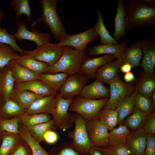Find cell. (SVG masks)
<instances>
[{
	"instance_id": "cell-1",
	"label": "cell",
	"mask_w": 155,
	"mask_h": 155,
	"mask_svg": "<svg viewBox=\"0 0 155 155\" xmlns=\"http://www.w3.org/2000/svg\"><path fill=\"white\" fill-rule=\"evenodd\" d=\"M126 29L155 24V7L148 6L142 0H131L124 5Z\"/></svg>"
},
{
	"instance_id": "cell-2",
	"label": "cell",
	"mask_w": 155,
	"mask_h": 155,
	"mask_svg": "<svg viewBox=\"0 0 155 155\" xmlns=\"http://www.w3.org/2000/svg\"><path fill=\"white\" fill-rule=\"evenodd\" d=\"M57 0H40L39 2L42 8L41 16L35 21H33L31 28L40 22L44 23L52 33L54 38L59 42L67 33L57 11Z\"/></svg>"
},
{
	"instance_id": "cell-3",
	"label": "cell",
	"mask_w": 155,
	"mask_h": 155,
	"mask_svg": "<svg viewBox=\"0 0 155 155\" xmlns=\"http://www.w3.org/2000/svg\"><path fill=\"white\" fill-rule=\"evenodd\" d=\"M84 51L69 46H63L62 55L55 64L49 66L46 73L62 72L69 75L78 73L86 56Z\"/></svg>"
},
{
	"instance_id": "cell-4",
	"label": "cell",
	"mask_w": 155,
	"mask_h": 155,
	"mask_svg": "<svg viewBox=\"0 0 155 155\" xmlns=\"http://www.w3.org/2000/svg\"><path fill=\"white\" fill-rule=\"evenodd\" d=\"M71 119L74 124V128L73 131L67 133V137L71 140V145L74 148L86 155L93 146L89 140L87 131L88 121L76 113L71 115Z\"/></svg>"
},
{
	"instance_id": "cell-5",
	"label": "cell",
	"mask_w": 155,
	"mask_h": 155,
	"mask_svg": "<svg viewBox=\"0 0 155 155\" xmlns=\"http://www.w3.org/2000/svg\"><path fill=\"white\" fill-rule=\"evenodd\" d=\"M108 100V98L88 99L79 95L73 98L69 111L80 114L88 121L98 116L100 111L106 105Z\"/></svg>"
},
{
	"instance_id": "cell-6",
	"label": "cell",
	"mask_w": 155,
	"mask_h": 155,
	"mask_svg": "<svg viewBox=\"0 0 155 155\" xmlns=\"http://www.w3.org/2000/svg\"><path fill=\"white\" fill-rule=\"evenodd\" d=\"M73 98L66 99L57 92L51 108V114L57 129H65L71 127L73 123L71 115L68 113Z\"/></svg>"
},
{
	"instance_id": "cell-7",
	"label": "cell",
	"mask_w": 155,
	"mask_h": 155,
	"mask_svg": "<svg viewBox=\"0 0 155 155\" xmlns=\"http://www.w3.org/2000/svg\"><path fill=\"white\" fill-rule=\"evenodd\" d=\"M63 51V47L58 43L53 44L49 42L33 50L26 51L23 56L46 63L51 66L58 61Z\"/></svg>"
},
{
	"instance_id": "cell-8",
	"label": "cell",
	"mask_w": 155,
	"mask_h": 155,
	"mask_svg": "<svg viewBox=\"0 0 155 155\" xmlns=\"http://www.w3.org/2000/svg\"><path fill=\"white\" fill-rule=\"evenodd\" d=\"M110 97L104 107L115 109L120 101L136 89V84L127 83L123 82L117 75L108 83Z\"/></svg>"
},
{
	"instance_id": "cell-9",
	"label": "cell",
	"mask_w": 155,
	"mask_h": 155,
	"mask_svg": "<svg viewBox=\"0 0 155 155\" xmlns=\"http://www.w3.org/2000/svg\"><path fill=\"white\" fill-rule=\"evenodd\" d=\"M97 35L94 26L77 34L69 35L67 33L58 44L62 47L69 46L80 51H84L88 44L94 40Z\"/></svg>"
},
{
	"instance_id": "cell-10",
	"label": "cell",
	"mask_w": 155,
	"mask_h": 155,
	"mask_svg": "<svg viewBox=\"0 0 155 155\" xmlns=\"http://www.w3.org/2000/svg\"><path fill=\"white\" fill-rule=\"evenodd\" d=\"M86 127L89 139L93 146L103 148L108 146V130L98 116L88 121Z\"/></svg>"
},
{
	"instance_id": "cell-11",
	"label": "cell",
	"mask_w": 155,
	"mask_h": 155,
	"mask_svg": "<svg viewBox=\"0 0 155 155\" xmlns=\"http://www.w3.org/2000/svg\"><path fill=\"white\" fill-rule=\"evenodd\" d=\"M89 79L88 77L79 73L69 75L59 91L61 96L69 99L79 95Z\"/></svg>"
},
{
	"instance_id": "cell-12",
	"label": "cell",
	"mask_w": 155,
	"mask_h": 155,
	"mask_svg": "<svg viewBox=\"0 0 155 155\" xmlns=\"http://www.w3.org/2000/svg\"><path fill=\"white\" fill-rule=\"evenodd\" d=\"M17 28L16 32L13 35L16 40L33 41L36 44V47L49 42L51 38V35L49 33L41 32L34 28H31V31L28 30L23 20L18 22Z\"/></svg>"
},
{
	"instance_id": "cell-13",
	"label": "cell",
	"mask_w": 155,
	"mask_h": 155,
	"mask_svg": "<svg viewBox=\"0 0 155 155\" xmlns=\"http://www.w3.org/2000/svg\"><path fill=\"white\" fill-rule=\"evenodd\" d=\"M143 55L141 66L146 73L154 74L155 66V39L147 36L138 41Z\"/></svg>"
},
{
	"instance_id": "cell-14",
	"label": "cell",
	"mask_w": 155,
	"mask_h": 155,
	"mask_svg": "<svg viewBox=\"0 0 155 155\" xmlns=\"http://www.w3.org/2000/svg\"><path fill=\"white\" fill-rule=\"evenodd\" d=\"M147 135L142 127L130 132L126 144L129 155H144Z\"/></svg>"
},
{
	"instance_id": "cell-15",
	"label": "cell",
	"mask_w": 155,
	"mask_h": 155,
	"mask_svg": "<svg viewBox=\"0 0 155 155\" xmlns=\"http://www.w3.org/2000/svg\"><path fill=\"white\" fill-rule=\"evenodd\" d=\"M115 59L113 55L110 54L95 58L85 56L78 73L89 78H94L98 69Z\"/></svg>"
},
{
	"instance_id": "cell-16",
	"label": "cell",
	"mask_w": 155,
	"mask_h": 155,
	"mask_svg": "<svg viewBox=\"0 0 155 155\" xmlns=\"http://www.w3.org/2000/svg\"><path fill=\"white\" fill-rule=\"evenodd\" d=\"M126 42L122 41L118 44H100L88 48V55L94 56L101 54L112 55L115 59H119L127 48Z\"/></svg>"
},
{
	"instance_id": "cell-17",
	"label": "cell",
	"mask_w": 155,
	"mask_h": 155,
	"mask_svg": "<svg viewBox=\"0 0 155 155\" xmlns=\"http://www.w3.org/2000/svg\"><path fill=\"white\" fill-rule=\"evenodd\" d=\"M110 95L109 89L103 83L96 79L92 83L85 86L79 95L86 99H99L109 98Z\"/></svg>"
},
{
	"instance_id": "cell-18",
	"label": "cell",
	"mask_w": 155,
	"mask_h": 155,
	"mask_svg": "<svg viewBox=\"0 0 155 155\" xmlns=\"http://www.w3.org/2000/svg\"><path fill=\"white\" fill-rule=\"evenodd\" d=\"M14 85L8 65L0 69V105L10 99Z\"/></svg>"
},
{
	"instance_id": "cell-19",
	"label": "cell",
	"mask_w": 155,
	"mask_h": 155,
	"mask_svg": "<svg viewBox=\"0 0 155 155\" xmlns=\"http://www.w3.org/2000/svg\"><path fill=\"white\" fill-rule=\"evenodd\" d=\"M14 88L28 90L43 96L56 95L57 92L39 80L15 84Z\"/></svg>"
},
{
	"instance_id": "cell-20",
	"label": "cell",
	"mask_w": 155,
	"mask_h": 155,
	"mask_svg": "<svg viewBox=\"0 0 155 155\" xmlns=\"http://www.w3.org/2000/svg\"><path fill=\"white\" fill-rule=\"evenodd\" d=\"M15 84L38 80V75L12 60L8 65Z\"/></svg>"
},
{
	"instance_id": "cell-21",
	"label": "cell",
	"mask_w": 155,
	"mask_h": 155,
	"mask_svg": "<svg viewBox=\"0 0 155 155\" xmlns=\"http://www.w3.org/2000/svg\"><path fill=\"white\" fill-rule=\"evenodd\" d=\"M123 63L116 59L103 65L97 71L96 79L103 83L108 84L109 82L116 77Z\"/></svg>"
},
{
	"instance_id": "cell-22",
	"label": "cell",
	"mask_w": 155,
	"mask_h": 155,
	"mask_svg": "<svg viewBox=\"0 0 155 155\" xmlns=\"http://www.w3.org/2000/svg\"><path fill=\"white\" fill-rule=\"evenodd\" d=\"M43 96L28 90L14 88L10 99L22 108L26 110L34 101Z\"/></svg>"
},
{
	"instance_id": "cell-23",
	"label": "cell",
	"mask_w": 155,
	"mask_h": 155,
	"mask_svg": "<svg viewBox=\"0 0 155 155\" xmlns=\"http://www.w3.org/2000/svg\"><path fill=\"white\" fill-rule=\"evenodd\" d=\"M137 93L136 89L131 94L124 97L116 106L115 109L118 113L119 125H122L125 119L133 111L134 98Z\"/></svg>"
},
{
	"instance_id": "cell-24",
	"label": "cell",
	"mask_w": 155,
	"mask_h": 155,
	"mask_svg": "<svg viewBox=\"0 0 155 155\" xmlns=\"http://www.w3.org/2000/svg\"><path fill=\"white\" fill-rule=\"evenodd\" d=\"M143 53L138 41L135 42L126 48L120 58L118 59L123 64L128 63L133 67H137L140 65Z\"/></svg>"
},
{
	"instance_id": "cell-25",
	"label": "cell",
	"mask_w": 155,
	"mask_h": 155,
	"mask_svg": "<svg viewBox=\"0 0 155 155\" xmlns=\"http://www.w3.org/2000/svg\"><path fill=\"white\" fill-rule=\"evenodd\" d=\"M56 94L43 96L36 100L26 109L23 115L51 114V108Z\"/></svg>"
},
{
	"instance_id": "cell-26",
	"label": "cell",
	"mask_w": 155,
	"mask_h": 155,
	"mask_svg": "<svg viewBox=\"0 0 155 155\" xmlns=\"http://www.w3.org/2000/svg\"><path fill=\"white\" fill-rule=\"evenodd\" d=\"M136 83L138 93L151 97L155 91V76L154 74L142 72Z\"/></svg>"
},
{
	"instance_id": "cell-27",
	"label": "cell",
	"mask_w": 155,
	"mask_h": 155,
	"mask_svg": "<svg viewBox=\"0 0 155 155\" xmlns=\"http://www.w3.org/2000/svg\"><path fill=\"white\" fill-rule=\"evenodd\" d=\"M117 2V12L114 19L115 31L113 34V37L117 41L121 37L126 36V29L124 5L122 0H118Z\"/></svg>"
},
{
	"instance_id": "cell-28",
	"label": "cell",
	"mask_w": 155,
	"mask_h": 155,
	"mask_svg": "<svg viewBox=\"0 0 155 155\" xmlns=\"http://www.w3.org/2000/svg\"><path fill=\"white\" fill-rule=\"evenodd\" d=\"M69 76L67 73L60 72L54 73H43L38 75V80L57 92Z\"/></svg>"
},
{
	"instance_id": "cell-29",
	"label": "cell",
	"mask_w": 155,
	"mask_h": 155,
	"mask_svg": "<svg viewBox=\"0 0 155 155\" xmlns=\"http://www.w3.org/2000/svg\"><path fill=\"white\" fill-rule=\"evenodd\" d=\"M2 142L0 146V155H9L22 139L20 134L3 131L0 133Z\"/></svg>"
},
{
	"instance_id": "cell-30",
	"label": "cell",
	"mask_w": 155,
	"mask_h": 155,
	"mask_svg": "<svg viewBox=\"0 0 155 155\" xmlns=\"http://www.w3.org/2000/svg\"><path fill=\"white\" fill-rule=\"evenodd\" d=\"M13 60L38 75L46 73L49 66L46 63L23 56L20 55Z\"/></svg>"
},
{
	"instance_id": "cell-31",
	"label": "cell",
	"mask_w": 155,
	"mask_h": 155,
	"mask_svg": "<svg viewBox=\"0 0 155 155\" xmlns=\"http://www.w3.org/2000/svg\"><path fill=\"white\" fill-rule=\"evenodd\" d=\"M128 127L121 125L114 128L108 133V146H114L125 144L127 137L130 133Z\"/></svg>"
},
{
	"instance_id": "cell-32",
	"label": "cell",
	"mask_w": 155,
	"mask_h": 155,
	"mask_svg": "<svg viewBox=\"0 0 155 155\" xmlns=\"http://www.w3.org/2000/svg\"><path fill=\"white\" fill-rule=\"evenodd\" d=\"M26 109L20 107L15 102L9 99L0 105V117L10 119L23 115Z\"/></svg>"
},
{
	"instance_id": "cell-33",
	"label": "cell",
	"mask_w": 155,
	"mask_h": 155,
	"mask_svg": "<svg viewBox=\"0 0 155 155\" xmlns=\"http://www.w3.org/2000/svg\"><path fill=\"white\" fill-rule=\"evenodd\" d=\"M19 130L22 138L30 148L33 155H52L48 153L32 136L25 126L19 123Z\"/></svg>"
},
{
	"instance_id": "cell-34",
	"label": "cell",
	"mask_w": 155,
	"mask_h": 155,
	"mask_svg": "<svg viewBox=\"0 0 155 155\" xmlns=\"http://www.w3.org/2000/svg\"><path fill=\"white\" fill-rule=\"evenodd\" d=\"M97 22L94 26L96 34L99 36L100 44H118L119 42L112 37L107 30L103 22L101 11H97Z\"/></svg>"
},
{
	"instance_id": "cell-35",
	"label": "cell",
	"mask_w": 155,
	"mask_h": 155,
	"mask_svg": "<svg viewBox=\"0 0 155 155\" xmlns=\"http://www.w3.org/2000/svg\"><path fill=\"white\" fill-rule=\"evenodd\" d=\"M98 117L108 130L115 128L118 123V115L116 109L104 107L99 112Z\"/></svg>"
},
{
	"instance_id": "cell-36",
	"label": "cell",
	"mask_w": 155,
	"mask_h": 155,
	"mask_svg": "<svg viewBox=\"0 0 155 155\" xmlns=\"http://www.w3.org/2000/svg\"><path fill=\"white\" fill-rule=\"evenodd\" d=\"M26 127L32 136L39 143L43 141V135L46 131H55L57 129L52 119L49 121Z\"/></svg>"
},
{
	"instance_id": "cell-37",
	"label": "cell",
	"mask_w": 155,
	"mask_h": 155,
	"mask_svg": "<svg viewBox=\"0 0 155 155\" xmlns=\"http://www.w3.org/2000/svg\"><path fill=\"white\" fill-rule=\"evenodd\" d=\"M135 108L133 112L124 120L125 125L128 127L135 130L142 127L148 114Z\"/></svg>"
},
{
	"instance_id": "cell-38",
	"label": "cell",
	"mask_w": 155,
	"mask_h": 155,
	"mask_svg": "<svg viewBox=\"0 0 155 155\" xmlns=\"http://www.w3.org/2000/svg\"><path fill=\"white\" fill-rule=\"evenodd\" d=\"M52 119L51 115L46 113L23 115L20 116L19 123L28 127L49 121Z\"/></svg>"
},
{
	"instance_id": "cell-39",
	"label": "cell",
	"mask_w": 155,
	"mask_h": 155,
	"mask_svg": "<svg viewBox=\"0 0 155 155\" xmlns=\"http://www.w3.org/2000/svg\"><path fill=\"white\" fill-rule=\"evenodd\" d=\"M20 55L9 45L0 43V69L5 67L11 61Z\"/></svg>"
},
{
	"instance_id": "cell-40",
	"label": "cell",
	"mask_w": 155,
	"mask_h": 155,
	"mask_svg": "<svg viewBox=\"0 0 155 155\" xmlns=\"http://www.w3.org/2000/svg\"><path fill=\"white\" fill-rule=\"evenodd\" d=\"M11 6L16 11V20L19 22L20 17L22 15H26L29 22L31 21V9L28 0H12Z\"/></svg>"
},
{
	"instance_id": "cell-41",
	"label": "cell",
	"mask_w": 155,
	"mask_h": 155,
	"mask_svg": "<svg viewBox=\"0 0 155 155\" xmlns=\"http://www.w3.org/2000/svg\"><path fill=\"white\" fill-rule=\"evenodd\" d=\"M135 108L147 113L154 112L155 105L151 97H147L138 92L136 95L134 100Z\"/></svg>"
},
{
	"instance_id": "cell-42",
	"label": "cell",
	"mask_w": 155,
	"mask_h": 155,
	"mask_svg": "<svg viewBox=\"0 0 155 155\" xmlns=\"http://www.w3.org/2000/svg\"><path fill=\"white\" fill-rule=\"evenodd\" d=\"M50 154L52 155H86L74 148L69 141L63 142L58 146L52 148Z\"/></svg>"
},
{
	"instance_id": "cell-43",
	"label": "cell",
	"mask_w": 155,
	"mask_h": 155,
	"mask_svg": "<svg viewBox=\"0 0 155 155\" xmlns=\"http://www.w3.org/2000/svg\"><path fill=\"white\" fill-rule=\"evenodd\" d=\"M20 117L10 119H5L0 117V133L3 131L20 134L19 123Z\"/></svg>"
},
{
	"instance_id": "cell-44",
	"label": "cell",
	"mask_w": 155,
	"mask_h": 155,
	"mask_svg": "<svg viewBox=\"0 0 155 155\" xmlns=\"http://www.w3.org/2000/svg\"><path fill=\"white\" fill-rule=\"evenodd\" d=\"M0 43L9 45L15 51L19 53L21 56H24L26 53V51L21 48L16 43L13 35L7 32L0 26Z\"/></svg>"
},
{
	"instance_id": "cell-45",
	"label": "cell",
	"mask_w": 155,
	"mask_h": 155,
	"mask_svg": "<svg viewBox=\"0 0 155 155\" xmlns=\"http://www.w3.org/2000/svg\"><path fill=\"white\" fill-rule=\"evenodd\" d=\"M9 155H33V154L30 146L22 138Z\"/></svg>"
},
{
	"instance_id": "cell-46",
	"label": "cell",
	"mask_w": 155,
	"mask_h": 155,
	"mask_svg": "<svg viewBox=\"0 0 155 155\" xmlns=\"http://www.w3.org/2000/svg\"><path fill=\"white\" fill-rule=\"evenodd\" d=\"M107 155H129V152L126 145L108 146L104 148Z\"/></svg>"
},
{
	"instance_id": "cell-47",
	"label": "cell",
	"mask_w": 155,
	"mask_h": 155,
	"mask_svg": "<svg viewBox=\"0 0 155 155\" xmlns=\"http://www.w3.org/2000/svg\"><path fill=\"white\" fill-rule=\"evenodd\" d=\"M142 128L147 134H155V113L154 112L148 114Z\"/></svg>"
},
{
	"instance_id": "cell-48",
	"label": "cell",
	"mask_w": 155,
	"mask_h": 155,
	"mask_svg": "<svg viewBox=\"0 0 155 155\" xmlns=\"http://www.w3.org/2000/svg\"><path fill=\"white\" fill-rule=\"evenodd\" d=\"M144 155H155V134H147Z\"/></svg>"
},
{
	"instance_id": "cell-49",
	"label": "cell",
	"mask_w": 155,
	"mask_h": 155,
	"mask_svg": "<svg viewBox=\"0 0 155 155\" xmlns=\"http://www.w3.org/2000/svg\"><path fill=\"white\" fill-rule=\"evenodd\" d=\"M58 136L54 130H49L46 131L43 135V141L50 144L56 143L58 140Z\"/></svg>"
},
{
	"instance_id": "cell-50",
	"label": "cell",
	"mask_w": 155,
	"mask_h": 155,
	"mask_svg": "<svg viewBox=\"0 0 155 155\" xmlns=\"http://www.w3.org/2000/svg\"><path fill=\"white\" fill-rule=\"evenodd\" d=\"M86 155H107L104 148L92 146Z\"/></svg>"
},
{
	"instance_id": "cell-51",
	"label": "cell",
	"mask_w": 155,
	"mask_h": 155,
	"mask_svg": "<svg viewBox=\"0 0 155 155\" xmlns=\"http://www.w3.org/2000/svg\"><path fill=\"white\" fill-rule=\"evenodd\" d=\"M123 78L125 83H129L135 80L134 75L131 72L125 73Z\"/></svg>"
},
{
	"instance_id": "cell-52",
	"label": "cell",
	"mask_w": 155,
	"mask_h": 155,
	"mask_svg": "<svg viewBox=\"0 0 155 155\" xmlns=\"http://www.w3.org/2000/svg\"><path fill=\"white\" fill-rule=\"evenodd\" d=\"M132 67L131 65L128 63H125L123 64L120 67V71L125 73L131 72Z\"/></svg>"
},
{
	"instance_id": "cell-53",
	"label": "cell",
	"mask_w": 155,
	"mask_h": 155,
	"mask_svg": "<svg viewBox=\"0 0 155 155\" xmlns=\"http://www.w3.org/2000/svg\"><path fill=\"white\" fill-rule=\"evenodd\" d=\"M146 5L150 6L155 7V0H142Z\"/></svg>"
},
{
	"instance_id": "cell-54",
	"label": "cell",
	"mask_w": 155,
	"mask_h": 155,
	"mask_svg": "<svg viewBox=\"0 0 155 155\" xmlns=\"http://www.w3.org/2000/svg\"><path fill=\"white\" fill-rule=\"evenodd\" d=\"M151 98L153 104L155 105V92L153 94Z\"/></svg>"
},
{
	"instance_id": "cell-55",
	"label": "cell",
	"mask_w": 155,
	"mask_h": 155,
	"mask_svg": "<svg viewBox=\"0 0 155 155\" xmlns=\"http://www.w3.org/2000/svg\"><path fill=\"white\" fill-rule=\"evenodd\" d=\"M4 15V12L1 10H0V22L3 19Z\"/></svg>"
},
{
	"instance_id": "cell-56",
	"label": "cell",
	"mask_w": 155,
	"mask_h": 155,
	"mask_svg": "<svg viewBox=\"0 0 155 155\" xmlns=\"http://www.w3.org/2000/svg\"><path fill=\"white\" fill-rule=\"evenodd\" d=\"M0 140H1V139H0Z\"/></svg>"
}]
</instances>
